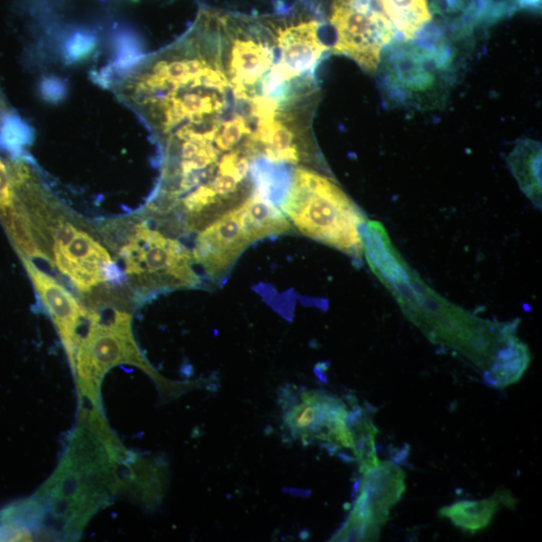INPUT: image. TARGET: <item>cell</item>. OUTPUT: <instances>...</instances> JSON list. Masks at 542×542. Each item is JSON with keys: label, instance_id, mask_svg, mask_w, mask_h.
<instances>
[{"label": "cell", "instance_id": "obj_1", "mask_svg": "<svg viewBox=\"0 0 542 542\" xmlns=\"http://www.w3.org/2000/svg\"><path fill=\"white\" fill-rule=\"evenodd\" d=\"M129 455L102 409L84 405L57 469L36 493L45 510L46 538L77 540L119 494Z\"/></svg>", "mask_w": 542, "mask_h": 542}, {"label": "cell", "instance_id": "obj_2", "mask_svg": "<svg viewBox=\"0 0 542 542\" xmlns=\"http://www.w3.org/2000/svg\"><path fill=\"white\" fill-rule=\"evenodd\" d=\"M365 253L373 273L395 297L405 316L433 344L456 351L486 372L499 353L517 339V323L479 319L425 286L388 233L373 236Z\"/></svg>", "mask_w": 542, "mask_h": 542}, {"label": "cell", "instance_id": "obj_3", "mask_svg": "<svg viewBox=\"0 0 542 542\" xmlns=\"http://www.w3.org/2000/svg\"><path fill=\"white\" fill-rule=\"evenodd\" d=\"M13 184L42 259L53 264L82 299L101 288L122 285L123 271L106 246L36 187L30 169L17 175Z\"/></svg>", "mask_w": 542, "mask_h": 542}, {"label": "cell", "instance_id": "obj_4", "mask_svg": "<svg viewBox=\"0 0 542 542\" xmlns=\"http://www.w3.org/2000/svg\"><path fill=\"white\" fill-rule=\"evenodd\" d=\"M122 365L144 371L157 384L161 395L176 396L204 386L200 382L174 383L161 377L142 355L133 335L132 315L127 310H89V322L71 365L81 403L102 409L103 380L109 371Z\"/></svg>", "mask_w": 542, "mask_h": 542}, {"label": "cell", "instance_id": "obj_5", "mask_svg": "<svg viewBox=\"0 0 542 542\" xmlns=\"http://www.w3.org/2000/svg\"><path fill=\"white\" fill-rule=\"evenodd\" d=\"M101 230L124 265L125 279L140 296L199 286L192 251L146 221L116 220Z\"/></svg>", "mask_w": 542, "mask_h": 542}, {"label": "cell", "instance_id": "obj_6", "mask_svg": "<svg viewBox=\"0 0 542 542\" xmlns=\"http://www.w3.org/2000/svg\"><path fill=\"white\" fill-rule=\"evenodd\" d=\"M282 208L304 235L355 259L363 256L365 214L329 177L296 168Z\"/></svg>", "mask_w": 542, "mask_h": 542}, {"label": "cell", "instance_id": "obj_7", "mask_svg": "<svg viewBox=\"0 0 542 542\" xmlns=\"http://www.w3.org/2000/svg\"><path fill=\"white\" fill-rule=\"evenodd\" d=\"M385 99L396 106L439 107L449 85L447 72L418 43H391L378 67Z\"/></svg>", "mask_w": 542, "mask_h": 542}, {"label": "cell", "instance_id": "obj_8", "mask_svg": "<svg viewBox=\"0 0 542 542\" xmlns=\"http://www.w3.org/2000/svg\"><path fill=\"white\" fill-rule=\"evenodd\" d=\"M330 24L336 36L332 52L370 74L377 72L383 51L397 35L380 0H332Z\"/></svg>", "mask_w": 542, "mask_h": 542}, {"label": "cell", "instance_id": "obj_9", "mask_svg": "<svg viewBox=\"0 0 542 542\" xmlns=\"http://www.w3.org/2000/svg\"><path fill=\"white\" fill-rule=\"evenodd\" d=\"M284 426L305 445L322 443L333 455L341 449L355 450L346 403L324 391L288 389L282 395Z\"/></svg>", "mask_w": 542, "mask_h": 542}, {"label": "cell", "instance_id": "obj_10", "mask_svg": "<svg viewBox=\"0 0 542 542\" xmlns=\"http://www.w3.org/2000/svg\"><path fill=\"white\" fill-rule=\"evenodd\" d=\"M20 258L72 365L81 335L89 322V310L58 280L36 265L33 259L24 255H20Z\"/></svg>", "mask_w": 542, "mask_h": 542}, {"label": "cell", "instance_id": "obj_11", "mask_svg": "<svg viewBox=\"0 0 542 542\" xmlns=\"http://www.w3.org/2000/svg\"><path fill=\"white\" fill-rule=\"evenodd\" d=\"M249 244L251 242L237 207L199 233L192 253L195 262L217 280L227 273Z\"/></svg>", "mask_w": 542, "mask_h": 542}, {"label": "cell", "instance_id": "obj_12", "mask_svg": "<svg viewBox=\"0 0 542 542\" xmlns=\"http://www.w3.org/2000/svg\"><path fill=\"white\" fill-rule=\"evenodd\" d=\"M362 474L360 493L348 520L382 526L405 493V473L394 462L385 461Z\"/></svg>", "mask_w": 542, "mask_h": 542}, {"label": "cell", "instance_id": "obj_13", "mask_svg": "<svg viewBox=\"0 0 542 542\" xmlns=\"http://www.w3.org/2000/svg\"><path fill=\"white\" fill-rule=\"evenodd\" d=\"M167 476V466L159 458L130 452L122 469L119 493L155 508L164 496Z\"/></svg>", "mask_w": 542, "mask_h": 542}, {"label": "cell", "instance_id": "obj_14", "mask_svg": "<svg viewBox=\"0 0 542 542\" xmlns=\"http://www.w3.org/2000/svg\"><path fill=\"white\" fill-rule=\"evenodd\" d=\"M0 222L3 223L18 253L40 257L27 219L21 209L9 167L0 159Z\"/></svg>", "mask_w": 542, "mask_h": 542}, {"label": "cell", "instance_id": "obj_15", "mask_svg": "<svg viewBox=\"0 0 542 542\" xmlns=\"http://www.w3.org/2000/svg\"><path fill=\"white\" fill-rule=\"evenodd\" d=\"M238 209L251 243L292 230L291 222L283 212L256 189Z\"/></svg>", "mask_w": 542, "mask_h": 542}, {"label": "cell", "instance_id": "obj_16", "mask_svg": "<svg viewBox=\"0 0 542 542\" xmlns=\"http://www.w3.org/2000/svg\"><path fill=\"white\" fill-rule=\"evenodd\" d=\"M514 503V498L508 491L497 492L491 498L463 500L442 507L439 515L449 518L460 529L474 534L490 524L501 504L513 506Z\"/></svg>", "mask_w": 542, "mask_h": 542}, {"label": "cell", "instance_id": "obj_17", "mask_svg": "<svg viewBox=\"0 0 542 542\" xmlns=\"http://www.w3.org/2000/svg\"><path fill=\"white\" fill-rule=\"evenodd\" d=\"M507 164L525 196L541 206V144L520 140L506 158Z\"/></svg>", "mask_w": 542, "mask_h": 542}, {"label": "cell", "instance_id": "obj_18", "mask_svg": "<svg viewBox=\"0 0 542 542\" xmlns=\"http://www.w3.org/2000/svg\"><path fill=\"white\" fill-rule=\"evenodd\" d=\"M382 9L405 41H414L430 24L427 0H380Z\"/></svg>", "mask_w": 542, "mask_h": 542}, {"label": "cell", "instance_id": "obj_19", "mask_svg": "<svg viewBox=\"0 0 542 542\" xmlns=\"http://www.w3.org/2000/svg\"><path fill=\"white\" fill-rule=\"evenodd\" d=\"M530 363L528 348L518 339L503 349L494 364L483 374L486 385L504 389L517 383Z\"/></svg>", "mask_w": 542, "mask_h": 542}, {"label": "cell", "instance_id": "obj_20", "mask_svg": "<svg viewBox=\"0 0 542 542\" xmlns=\"http://www.w3.org/2000/svg\"><path fill=\"white\" fill-rule=\"evenodd\" d=\"M35 131L21 116L6 115L0 124V149L8 152L15 160L23 159L26 149L33 144Z\"/></svg>", "mask_w": 542, "mask_h": 542}, {"label": "cell", "instance_id": "obj_21", "mask_svg": "<svg viewBox=\"0 0 542 542\" xmlns=\"http://www.w3.org/2000/svg\"><path fill=\"white\" fill-rule=\"evenodd\" d=\"M114 53L113 69L121 76H127L145 59L144 46L132 31L120 30L112 40Z\"/></svg>", "mask_w": 542, "mask_h": 542}, {"label": "cell", "instance_id": "obj_22", "mask_svg": "<svg viewBox=\"0 0 542 542\" xmlns=\"http://www.w3.org/2000/svg\"><path fill=\"white\" fill-rule=\"evenodd\" d=\"M99 46L93 32L77 30L68 34L61 44V55L69 65H75L90 59Z\"/></svg>", "mask_w": 542, "mask_h": 542}, {"label": "cell", "instance_id": "obj_23", "mask_svg": "<svg viewBox=\"0 0 542 542\" xmlns=\"http://www.w3.org/2000/svg\"><path fill=\"white\" fill-rule=\"evenodd\" d=\"M381 525L348 520L331 541H377Z\"/></svg>", "mask_w": 542, "mask_h": 542}, {"label": "cell", "instance_id": "obj_24", "mask_svg": "<svg viewBox=\"0 0 542 542\" xmlns=\"http://www.w3.org/2000/svg\"><path fill=\"white\" fill-rule=\"evenodd\" d=\"M39 93L46 103L58 105L67 99L69 86L58 76H47L40 82Z\"/></svg>", "mask_w": 542, "mask_h": 542}, {"label": "cell", "instance_id": "obj_25", "mask_svg": "<svg viewBox=\"0 0 542 542\" xmlns=\"http://www.w3.org/2000/svg\"><path fill=\"white\" fill-rule=\"evenodd\" d=\"M517 3L522 9L538 10L541 0H517Z\"/></svg>", "mask_w": 542, "mask_h": 542}]
</instances>
